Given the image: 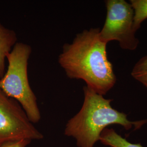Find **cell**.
<instances>
[{"label":"cell","mask_w":147,"mask_h":147,"mask_svg":"<svg viewBox=\"0 0 147 147\" xmlns=\"http://www.w3.org/2000/svg\"><path fill=\"white\" fill-rule=\"evenodd\" d=\"M99 28L78 33L71 43H65L58 62L67 76L82 80L98 94L106 95L116 84L113 65L107 57V44L99 38Z\"/></svg>","instance_id":"1"},{"label":"cell","mask_w":147,"mask_h":147,"mask_svg":"<svg viewBox=\"0 0 147 147\" xmlns=\"http://www.w3.org/2000/svg\"><path fill=\"white\" fill-rule=\"evenodd\" d=\"M84 100L79 112L67 122L65 135L72 137L78 147H94L99 141L102 131L111 125L118 124L126 130L134 127L139 129L147 123V119L129 121L125 113L113 109V101L105 99L86 86L84 87Z\"/></svg>","instance_id":"2"},{"label":"cell","mask_w":147,"mask_h":147,"mask_svg":"<svg viewBox=\"0 0 147 147\" xmlns=\"http://www.w3.org/2000/svg\"><path fill=\"white\" fill-rule=\"evenodd\" d=\"M31 47L18 42L7 56V71L0 79V88L8 96L17 101L32 123L41 119L37 98L32 90L28 77V65Z\"/></svg>","instance_id":"3"},{"label":"cell","mask_w":147,"mask_h":147,"mask_svg":"<svg viewBox=\"0 0 147 147\" xmlns=\"http://www.w3.org/2000/svg\"><path fill=\"white\" fill-rule=\"evenodd\" d=\"M106 17L100 30L101 41L107 44L116 40L120 47L125 50L134 51L139 45L134 28V12L130 3L124 0H106Z\"/></svg>","instance_id":"4"},{"label":"cell","mask_w":147,"mask_h":147,"mask_svg":"<svg viewBox=\"0 0 147 147\" xmlns=\"http://www.w3.org/2000/svg\"><path fill=\"white\" fill-rule=\"evenodd\" d=\"M43 137L19 103L0 88V145L21 140H39Z\"/></svg>","instance_id":"5"},{"label":"cell","mask_w":147,"mask_h":147,"mask_svg":"<svg viewBox=\"0 0 147 147\" xmlns=\"http://www.w3.org/2000/svg\"><path fill=\"white\" fill-rule=\"evenodd\" d=\"M18 37L16 32L4 26L0 22V78L5 73V59L16 44Z\"/></svg>","instance_id":"6"},{"label":"cell","mask_w":147,"mask_h":147,"mask_svg":"<svg viewBox=\"0 0 147 147\" xmlns=\"http://www.w3.org/2000/svg\"><path fill=\"white\" fill-rule=\"evenodd\" d=\"M99 141L102 144L111 147H143L140 143L133 144L127 141L113 129H105L101 134Z\"/></svg>","instance_id":"7"},{"label":"cell","mask_w":147,"mask_h":147,"mask_svg":"<svg viewBox=\"0 0 147 147\" xmlns=\"http://www.w3.org/2000/svg\"><path fill=\"white\" fill-rule=\"evenodd\" d=\"M130 3L134 12V25L137 31L147 19V0H130Z\"/></svg>","instance_id":"8"},{"label":"cell","mask_w":147,"mask_h":147,"mask_svg":"<svg viewBox=\"0 0 147 147\" xmlns=\"http://www.w3.org/2000/svg\"><path fill=\"white\" fill-rule=\"evenodd\" d=\"M131 75L147 88V55L140 59L134 65Z\"/></svg>","instance_id":"9"},{"label":"cell","mask_w":147,"mask_h":147,"mask_svg":"<svg viewBox=\"0 0 147 147\" xmlns=\"http://www.w3.org/2000/svg\"><path fill=\"white\" fill-rule=\"evenodd\" d=\"M31 142L29 140H21L5 142L0 145V147H26Z\"/></svg>","instance_id":"10"},{"label":"cell","mask_w":147,"mask_h":147,"mask_svg":"<svg viewBox=\"0 0 147 147\" xmlns=\"http://www.w3.org/2000/svg\"><path fill=\"white\" fill-rule=\"evenodd\" d=\"M0 79H1V78H0Z\"/></svg>","instance_id":"11"}]
</instances>
